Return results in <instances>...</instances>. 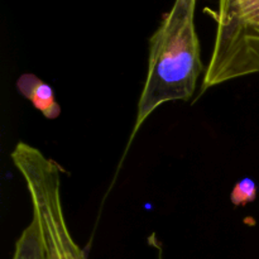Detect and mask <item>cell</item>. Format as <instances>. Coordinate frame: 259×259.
Returning <instances> with one entry per match:
<instances>
[{
	"mask_svg": "<svg viewBox=\"0 0 259 259\" xmlns=\"http://www.w3.org/2000/svg\"><path fill=\"white\" fill-rule=\"evenodd\" d=\"M197 0H175L149 40L148 71L137 106L131 141L162 104L194 95L204 65L195 27Z\"/></svg>",
	"mask_w": 259,
	"mask_h": 259,
	"instance_id": "cell-1",
	"label": "cell"
},
{
	"mask_svg": "<svg viewBox=\"0 0 259 259\" xmlns=\"http://www.w3.org/2000/svg\"><path fill=\"white\" fill-rule=\"evenodd\" d=\"M13 259H45L37 228L32 222L23 230L19 239L15 243Z\"/></svg>",
	"mask_w": 259,
	"mask_h": 259,
	"instance_id": "cell-5",
	"label": "cell"
},
{
	"mask_svg": "<svg viewBox=\"0 0 259 259\" xmlns=\"http://www.w3.org/2000/svg\"><path fill=\"white\" fill-rule=\"evenodd\" d=\"M257 197V186L255 182L250 179H244L238 182L232 192V202L234 205H245L254 201Z\"/></svg>",
	"mask_w": 259,
	"mask_h": 259,
	"instance_id": "cell-6",
	"label": "cell"
},
{
	"mask_svg": "<svg viewBox=\"0 0 259 259\" xmlns=\"http://www.w3.org/2000/svg\"><path fill=\"white\" fill-rule=\"evenodd\" d=\"M17 88L47 119H56L61 114L52 88L37 76L30 73L22 75L18 78Z\"/></svg>",
	"mask_w": 259,
	"mask_h": 259,
	"instance_id": "cell-4",
	"label": "cell"
},
{
	"mask_svg": "<svg viewBox=\"0 0 259 259\" xmlns=\"http://www.w3.org/2000/svg\"><path fill=\"white\" fill-rule=\"evenodd\" d=\"M10 158L27 186L32 206L30 222L37 228L45 259H86L66 222L60 164L24 142L15 146Z\"/></svg>",
	"mask_w": 259,
	"mask_h": 259,
	"instance_id": "cell-2",
	"label": "cell"
},
{
	"mask_svg": "<svg viewBox=\"0 0 259 259\" xmlns=\"http://www.w3.org/2000/svg\"><path fill=\"white\" fill-rule=\"evenodd\" d=\"M217 35L202 91L259 73V0H219Z\"/></svg>",
	"mask_w": 259,
	"mask_h": 259,
	"instance_id": "cell-3",
	"label": "cell"
}]
</instances>
